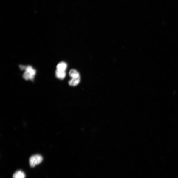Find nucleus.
Returning a JSON list of instances; mask_svg holds the SVG:
<instances>
[{
    "mask_svg": "<svg viewBox=\"0 0 178 178\" xmlns=\"http://www.w3.org/2000/svg\"><path fill=\"white\" fill-rule=\"evenodd\" d=\"M67 65L66 63L64 62H61L59 63L57 66V70L61 71H65L67 68Z\"/></svg>",
    "mask_w": 178,
    "mask_h": 178,
    "instance_id": "3",
    "label": "nucleus"
},
{
    "mask_svg": "<svg viewBox=\"0 0 178 178\" xmlns=\"http://www.w3.org/2000/svg\"><path fill=\"white\" fill-rule=\"evenodd\" d=\"M66 76V73L65 71H59L57 70L55 71V76L59 79L63 80Z\"/></svg>",
    "mask_w": 178,
    "mask_h": 178,
    "instance_id": "4",
    "label": "nucleus"
},
{
    "mask_svg": "<svg viewBox=\"0 0 178 178\" xmlns=\"http://www.w3.org/2000/svg\"><path fill=\"white\" fill-rule=\"evenodd\" d=\"M25 174L21 171H18L13 174V178H25Z\"/></svg>",
    "mask_w": 178,
    "mask_h": 178,
    "instance_id": "6",
    "label": "nucleus"
},
{
    "mask_svg": "<svg viewBox=\"0 0 178 178\" xmlns=\"http://www.w3.org/2000/svg\"><path fill=\"white\" fill-rule=\"evenodd\" d=\"M80 81V77L72 78L69 81V84L71 86H75L78 85Z\"/></svg>",
    "mask_w": 178,
    "mask_h": 178,
    "instance_id": "5",
    "label": "nucleus"
},
{
    "mask_svg": "<svg viewBox=\"0 0 178 178\" xmlns=\"http://www.w3.org/2000/svg\"><path fill=\"white\" fill-rule=\"evenodd\" d=\"M24 69L25 71L23 75L24 78L27 80H33L36 74V70L30 66H25Z\"/></svg>",
    "mask_w": 178,
    "mask_h": 178,
    "instance_id": "1",
    "label": "nucleus"
},
{
    "mask_svg": "<svg viewBox=\"0 0 178 178\" xmlns=\"http://www.w3.org/2000/svg\"><path fill=\"white\" fill-rule=\"evenodd\" d=\"M69 76L72 78H77L80 77V74L78 72L74 69L71 70L69 73Z\"/></svg>",
    "mask_w": 178,
    "mask_h": 178,
    "instance_id": "7",
    "label": "nucleus"
},
{
    "mask_svg": "<svg viewBox=\"0 0 178 178\" xmlns=\"http://www.w3.org/2000/svg\"><path fill=\"white\" fill-rule=\"evenodd\" d=\"M43 160L41 155L38 154L33 155L29 159V163L30 166L32 167H35L37 165L41 163Z\"/></svg>",
    "mask_w": 178,
    "mask_h": 178,
    "instance_id": "2",
    "label": "nucleus"
}]
</instances>
